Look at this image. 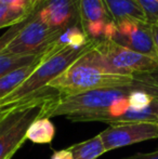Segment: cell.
Returning a JSON list of instances; mask_svg holds the SVG:
<instances>
[{
  "label": "cell",
  "mask_w": 158,
  "mask_h": 159,
  "mask_svg": "<svg viewBox=\"0 0 158 159\" xmlns=\"http://www.w3.org/2000/svg\"><path fill=\"white\" fill-rule=\"evenodd\" d=\"M134 84V76L121 75L112 70L94 47L48 87L56 90L61 95H74L100 89L131 87Z\"/></svg>",
  "instance_id": "obj_1"
},
{
  "label": "cell",
  "mask_w": 158,
  "mask_h": 159,
  "mask_svg": "<svg viewBox=\"0 0 158 159\" xmlns=\"http://www.w3.org/2000/svg\"><path fill=\"white\" fill-rule=\"evenodd\" d=\"M60 94L52 88H46L22 100L17 106L0 120V159L12 158L26 140V132L35 120L48 117Z\"/></svg>",
  "instance_id": "obj_2"
},
{
  "label": "cell",
  "mask_w": 158,
  "mask_h": 159,
  "mask_svg": "<svg viewBox=\"0 0 158 159\" xmlns=\"http://www.w3.org/2000/svg\"><path fill=\"white\" fill-rule=\"evenodd\" d=\"M97 42L92 41L81 49H73L70 47L53 48L47 53L32 75L21 84L12 93L0 100V106L20 102L22 100L36 94L37 92L48 88L51 81L63 74L68 67L78 59L92 50Z\"/></svg>",
  "instance_id": "obj_3"
},
{
  "label": "cell",
  "mask_w": 158,
  "mask_h": 159,
  "mask_svg": "<svg viewBox=\"0 0 158 159\" xmlns=\"http://www.w3.org/2000/svg\"><path fill=\"white\" fill-rule=\"evenodd\" d=\"M135 84L124 88L100 89L74 95H61L52 106L48 118L63 116L76 122L91 121L97 115L112 107L117 101L127 98L135 88Z\"/></svg>",
  "instance_id": "obj_4"
},
{
  "label": "cell",
  "mask_w": 158,
  "mask_h": 159,
  "mask_svg": "<svg viewBox=\"0 0 158 159\" xmlns=\"http://www.w3.org/2000/svg\"><path fill=\"white\" fill-rule=\"evenodd\" d=\"M62 33L47 25L33 13L25 27L7 46L2 53L11 55L42 54L53 48Z\"/></svg>",
  "instance_id": "obj_5"
},
{
  "label": "cell",
  "mask_w": 158,
  "mask_h": 159,
  "mask_svg": "<svg viewBox=\"0 0 158 159\" xmlns=\"http://www.w3.org/2000/svg\"><path fill=\"white\" fill-rule=\"evenodd\" d=\"M95 50L112 70L121 75L146 74L158 67L157 60L124 48L113 40L105 39L97 42Z\"/></svg>",
  "instance_id": "obj_6"
},
{
  "label": "cell",
  "mask_w": 158,
  "mask_h": 159,
  "mask_svg": "<svg viewBox=\"0 0 158 159\" xmlns=\"http://www.w3.org/2000/svg\"><path fill=\"white\" fill-rule=\"evenodd\" d=\"M106 152L158 139L157 122H121L110 125L100 133Z\"/></svg>",
  "instance_id": "obj_7"
},
{
  "label": "cell",
  "mask_w": 158,
  "mask_h": 159,
  "mask_svg": "<svg viewBox=\"0 0 158 159\" xmlns=\"http://www.w3.org/2000/svg\"><path fill=\"white\" fill-rule=\"evenodd\" d=\"M112 40L124 48L158 61L152 25L148 22L138 20H124L119 22L116 24V30Z\"/></svg>",
  "instance_id": "obj_8"
},
{
  "label": "cell",
  "mask_w": 158,
  "mask_h": 159,
  "mask_svg": "<svg viewBox=\"0 0 158 159\" xmlns=\"http://www.w3.org/2000/svg\"><path fill=\"white\" fill-rule=\"evenodd\" d=\"M80 27L92 41L112 40L116 23L102 0H80Z\"/></svg>",
  "instance_id": "obj_9"
},
{
  "label": "cell",
  "mask_w": 158,
  "mask_h": 159,
  "mask_svg": "<svg viewBox=\"0 0 158 159\" xmlns=\"http://www.w3.org/2000/svg\"><path fill=\"white\" fill-rule=\"evenodd\" d=\"M34 13L59 32L80 26V0H40Z\"/></svg>",
  "instance_id": "obj_10"
},
{
  "label": "cell",
  "mask_w": 158,
  "mask_h": 159,
  "mask_svg": "<svg viewBox=\"0 0 158 159\" xmlns=\"http://www.w3.org/2000/svg\"><path fill=\"white\" fill-rule=\"evenodd\" d=\"M111 19L118 24L124 20L147 22L142 8L137 0H102Z\"/></svg>",
  "instance_id": "obj_11"
},
{
  "label": "cell",
  "mask_w": 158,
  "mask_h": 159,
  "mask_svg": "<svg viewBox=\"0 0 158 159\" xmlns=\"http://www.w3.org/2000/svg\"><path fill=\"white\" fill-rule=\"evenodd\" d=\"M47 53H46V55H47ZM46 55H44V57H46ZM44 57H41L38 61L34 62V63L26 65V66H23V67H20V68H16V69H14V70L10 71V73H8L7 75L2 76V77L0 78V100H2V98H4L6 96H8L10 93H12L20 84H23V82L32 75L33 71L37 68V66L40 64V62L44 59Z\"/></svg>",
  "instance_id": "obj_12"
},
{
  "label": "cell",
  "mask_w": 158,
  "mask_h": 159,
  "mask_svg": "<svg viewBox=\"0 0 158 159\" xmlns=\"http://www.w3.org/2000/svg\"><path fill=\"white\" fill-rule=\"evenodd\" d=\"M67 149L73 154L74 159H97L106 153L100 134L84 142L72 145Z\"/></svg>",
  "instance_id": "obj_13"
},
{
  "label": "cell",
  "mask_w": 158,
  "mask_h": 159,
  "mask_svg": "<svg viewBox=\"0 0 158 159\" xmlns=\"http://www.w3.org/2000/svg\"><path fill=\"white\" fill-rule=\"evenodd\" d=\"M55 135V127L48 117L35 120L26 132V140L35 144H50Z\"/></svg>",
  "instance_id": "obj_14"
},
{
  "label": "cell",
  "mask_w": 158,
  "mask_h": 159,
  "mask_svg": "<svg viewBox=\"0 0 158 159\" xmlns=\"http://www.w3.org/2000/svg\"><path fill=\"white\" fill-rule=\"evenodd\" d=\"M46 53L37 55H11L1 53L0 54V78L14 69L38 61L46 55Z\"/></svg>",
  "instance_id": "obj_15"
},
{
  "label": "cell",
  "mask_w": 158,
  "mask_h": 159,
  "mask_svg": "<svg viewBox=\"0 0 158 159\" xmlns=\"http://www.w3.org/2000/svg\"><path fill=\"white\" fill-rule=\"evenodd\" d=\"M34 12H28L21 9L12 8L8 4L0 2V28L12 27L21 22L25 21Z\"/></svg>",
  "instance_id": "obj_16"
},
{
  "label": "cell",
  "mask_w": 158,
  "mask_h": 159,
  "mask_svg": "<svg viewBox=\"0 0 158 159\" xmlns=\"http://www.w3.org/2000/svg\"><path fill=\"white\" fill-rule=\"evenodd\" d=\"M128 102L130 108L134 109V111H144L154 103V98L145 90L140 89L137 82L135 88L131 91L128 96Z\"/></svg>",
  "instance_id": "obj_17"
},
{
  "label": "cell",
  "mask_w": 158,
  "mask_h": 159,
  "mask_svg": "<svg viewBox=\"0 0 158 159\" xmlns=\"http://www.w3.org/2000/svg\"><path fill=\"white\" fill-rule=\"evenodd\" d=\"M150 24L158 22V0H137Z\"/></svg>",
  "instance_id": "obj_18"
},
{
  "label": "cell",
  "mask_w": 158,
  "mask_h": 159,
  "mask_svg": "<svg viewBox=\"0 0 158 159\" xmlns=\"http://www.w3.org/2000/svg\"><path fill=\"white\" fill-rule=\"evenodd\" d=\"M29 17L30 16H28L25 21L16 24V25L12 26V27H10L6 33L3 34V35L1 36V37H0V54L3 52V50L7 48V46H8V44L10 43L17 35H19V33L25 27L26 24H27L28 21H29Z\"/></svg>",
  "instance_id": "obj_19"
},
{
  "label": "cell",
  "mask_w": 158,
  "mask_h": 159,
  "mask_svg": "<svg viewBox=\"0 0 158 159\" xmlns=\"http://www.w3.org/2000/svg\"><path fill=\"white\" fill-rule=\"evenodd\" d=\"M0 2L8 4L12 8L21 9L28 12H34L37 6L39 4L40 0H0Z\"/></svg>",
  "instance_id": "obj_20"
},
{
  "label": "cell",
  "mask_w": 158,
  "mask_h": 159,
  "mask_svg": "<svg viewBox=\"0 0 158 159\" xmlns=\"http://www.w3.org/2000/svg\"><path fill=\"white\" fill-rule=\"evenodd\" d=\"M138 87L142 90H145L146 92H148L154 98V100H156L158 102V86L154 84H151V82H146V81H142V80H138Z\"/></svg>",
  "instance_id": "obj_21"
},
{
  "label": "cell",
  "mask_w": 158,
  "mask_h": 159,
  "mask_svg": "<svg viewBox=\"0 0 158 159\" xmlns=\"http://www.w3.org/2000/svg\"><path fill=\"white\" fill-rule=\"evenodd\" d=\"M134 78L138 80H142V81L151 82L158 86V67L154 69L153 71L146 74H139V75H134Z\"/></svg>",
  "instance_id": "obj_22"
},
{
  "label": "cell",
  "mask_w": 158,
  "mask_h": 159,
  "mask_svg": "<svg viewBox=\"0 0 158 159\" xmlns=\"http://www.w3.org/2000/svg\"><path fill=\"white\" fill-rule=\"evenodd\" d=\"M121 159H158V149L152 153H137L132 156Z\"/></svg>",
  "instance_id": "obj_23"
},
{
  "label": "cell",
  "mask_w": 158,
  "mask_h": 159,
  "mask_svg": "<svg viewBox=\"0 0 158 159\" xmlns=\"http://www.w3.org/2000/svg\"><path fill=\"white\" fill-rule=\"evenodd\" d=\"M50 159H74V158H73V154L67 148H65V149L54 152Z\"/></svg>",
  "instance_id": "obj_24"
},
{
  "label": "cell",
  "mask_w": 158,
  "mask_h": 159,
  "mask_svg": "<svg viewBox=\"0 0 158 159\" xmlns=\"http://www.w3.org/2000/svg\"><path fill=\"white\" fill-rule=\"evenodd\" d=\"M19 102L16 103H12V104H8V105H4V106H0V120H2L7 115L11 113L15 107L17 106Z\"/></svg>",
  "instance_id": "obj_25"
},
{
  "label": "cell",
  "mask_w": 158,
  "mask_h": 159,
  "mask_svg": "<svg viewBox=\"0 0 158 159\" xmlns=\"http://www.w3.org/2000/svg\"><path fill=\"white\" fill-rule=\"evenodd\" d=\"M152 25V33H153V38H154V43L155 48H156L157 57H158V22L154 24H151Z\"/></svg>",
  "instance_id": "obj_26"
},
{
  "label": "cell",
  "mask_w": 158,
  "mask_h": 159,
  "mask_svg": "<svg viewBox=\"0 0 158 159\" xmlns=\"http://www.w3.org/2000/svg\"><path fill=\"white\" fill-rule=\"evenodd\" d=\"M9 159H10V158H9Z\"/></svg>",
  "instance_id": "obj_27"
}]
</instances>
